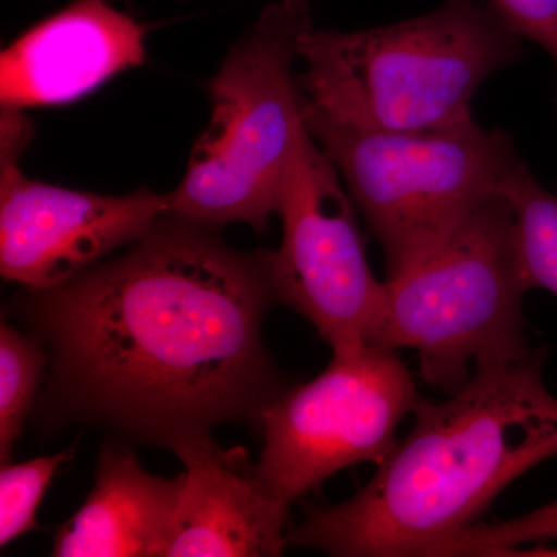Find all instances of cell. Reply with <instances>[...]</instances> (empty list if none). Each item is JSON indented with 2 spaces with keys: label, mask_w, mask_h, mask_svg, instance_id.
I'll list each match as a JSON object with an SVG mask.
<instances>
[{
  "label": "cell",
  "mask_w": 557,
  "mask_h": 557,
  "mask_svg": "<svg viewBox=\"0 0 557 557\" xmlns=\"http://www.w3.org/2000/svg\"><path fill=\"white\" fill-rule=\"evenodd\" d=\"M277 302L260 249L161 215L116 258L22 293L47 354V416L171 453L223 424L259 428L284 391L262 324Z\"/></svg>",
  "instance_id": "obj_1"
},
{
  "label": "cell",
  "mask_w": 557,
  "mask_h": 557,
  "mask_svg": "<svg viewBox=\"0 0 557 557\" xmlns=\"http://www.w3.org/2000/svg\"><path fill=\"white\" fill-rule=\"evenodd\" d=\"M545 351L478 366L445 401L418 403L416 424L354 497L313 507L287 547L341 557L437 556L528 469L557 456V398Z\"/></svg>",
  "instance_id": "obj_2"
},
{
  "label": "cell",
  "mask_w": 557,
  "mask_h": 557,
  "mask_svg": "<svg viewBox=\"0 0 557 557\" xmlns=\"http://www.w3.org/2000/svg\"><path fill=\"white\" fill-rule=\"evenodd\" d=\"M522 38L485 3L445 0L410 20L300 35V98L325 119L368 131L421 132L472 119L475 91L519 61Z\"/></svg>",
  "instance_id": "obj_3"
},
{
  "label": "cell",
  "mask_w": 557,
  "mask_h": 557,
  "mask_svg": "<svg viewBox=\"0 0 557 557\" xmlns=\"http://www.w3.org/2000/svg\"><path fill=\"white\" fill-rule=\"evenodd\" d=\"M311 25L310 7L263 9L209 83L212 113L168 212L219 226L269 228L289 168L309 129L293 61Z\"/></svg>",
  "instance_id": "obj_4"
},
{
  "label": "cell",
  "mask_w": 557,
  "mask_h": 557,
  "mask_svg": "<svg viewBox=\"0 0 557 557\" xmlns=\"http://www.w3.org/2000/svg\"><path fill=\"white\" fill-rule=\"evenodd\" d=\"M530 292L507 197L479 205L426 258L384 281L373 344L412 348L420 376L453 395L478 366L527 357L523 298Z\"/></svg>",
  "instance_id": "obj_5"
},
{
  "label": "cell",
  "mask_w": 557,
  "mask_h": 557,
  "mask_svg": "<svg viewBox=\"0 0 557 557\" xmlns=\"http://www.w3.org/2000/svg\"><path fill=\"white\" fill-rule=\"evenodd\" d=\"M302 112L383 249L386 278L412 269L482 201L502 194L522 161L504 131L474 120L437 131L388 132L344 126L304 102Z\"/></svg>",
  "instance_id": "obj_6"
},
{
  "label": "cell",
  "mask_w": 557,
  "mask_h": 557,
  "mask_svg": "<svg viewBox=\"0 0 557 557\" xmlns=\"http://www.w3.org/2000/svg\"><path fill=\"white\" fill-rule=\"evenodd\" d=\"M421 401L397 350L366 344L333 354L309 383L284 388L260 418V478L292 505L341 469L380 467L398 445L397 431Z\"/></svg>",
  "instance_id": "obj_7"
},
{
  "label": "cell",
  "mask_w": 557,
  "mask_h": 557,
  "mask_svg": "<svg viewBox=\"0 0 557 557\" xmlns=\"http://www.w3.org/2000/svg\"><path fill=\"white\" fill-rule=\"evenodd\" d=\"M341 180L309 132L278 199L281 245L260 256L277 302L310 321L333 354L348 355L375 341L384 282L370 269Z\"/></svg>",
  "instance_id": "obj_8"
},
{
  "label": "cell",
  "mask_w": 557,
  "mask_h": 557,
  "mask_svg": "<svg viewBox=\"0 0 557 557\" xmlns=\"http://www.w3.org/2000/svg\"><path fill=\"white\" fill-rule=\"evenodd\" d=\"M25 148L2 145L0 273L28 289L64 284L145 236L168 212L166 194L102 196L21 171Z\"/></svg>",
  "instance_id": "obj_9"
},
{
  "label": "cell",
  "mask_w": 557,
  "mask_h": 557,
  "mask_svg": "<svg viewBox=\"0 0 557 557\" xmlns=\"http://www.w3.org/2000/svg\"><path fill=\"white\" fill-rule=\"evenodd\" d=\"M146 33L109 0H73L2 51V108H44L86 97L145 62Z\"/></svg>",
  "instance_id": "obj_10"
},
{
  "label": "cell",
  "mask_w": 557,
  "mask_h": 557,
  "mask_svg": "<svg viewBox=\"0 0 557 557\" xmlns=\"http://www.w3.org/2000/svg\"><path fill=\"white\" fill-rule=\"evenodd\" d=\"M185 482L163 557H276L287 548V502L260 478L248 450L212 437L175 450Z\"/></svg>",
  "instance_id": "obj_11"
},
{
  "label": "cell",
  "mask_w": 557,
  "mask_h": 557,
  "mask_svg": "<svg viewBox=\"0 0 557 557\" xmlns=\"http://www.w3.org/2000/svg\"><path fill=\"white\" fill-rule=\"evenodd\" d=\"M185 472L150 474L126 442L108 443L95 485L54 536L57 557H163Z\"/></svg>",
  "instance_id": "obj_12"
},
{
  "label": "cell",
  "mask_w": 557,
  "mask_h": 557,
  "mask_svg": "<svg viewBox=\"0 0 557 557\" xmlns=\"http://www.w3.org/2000/svg\"><path fill=\"white\" fill-rule=\"evenodd\" d=\"M502 196L515 211L516 240L528 287L557 296V194L542 186L520 161Z\"/></svg>",
  "instance_id": "obj_13"
},
{
  "label": "cell",
  "mask_w": 557,
  "mask_h": 557,
  "mask_svg": "<svg viewBox=\"0 0 557 557\" xmlns=\"http://www.w3.org/2000/svg\"><path fill=\"white\" fill-rule=\"evenodd\" d=\"M47 354L32 333L0 324V461L9 463L46 379Z\"/></svg>",
  "instance_id": "obj_14"
},
{
  "label": "cell",
  "mask_w": 557,
  "mask_h": 557,
  "mask_svg": "<svg viewBox=\"0 0 557 557\" xmlns=\"http://www.w3.org/2000/svg\"><path fill=\"white\" fill-rule=\"evenodd\" d=\"M75 448L57 456L33 458L24 463H5L0 471V547L38 527L36 511L54 472L69 461Z\"/></svg>",
  "instance_id": "obj_15"
},
{
  "label": "cell",
  "mask_w": 557,
  "mask_h": 557,
  "mask_svg": "<svg viewBox=\"0 0 557 557\" xmlns=\"http://www.w3.org/2000/svg\"><path fill=\"white\" fill-rule=\"evenodd\" d=\"M556 539L557 498L519 518L475 523L446 542L438 556H504L508 549Z\"/></svg>",
  "instance_id": "obj_16"
},
{
  "label": "cell",
  "mask_w": 557,
  "mask_h": 557,
  "mask_svg": "<svg viewBox=\"0 0 557 557\" xmlns=\"http://www.w3.org/2000/svg\"><path fill=\"white\" fill-rule=\"evenodd\" d=\"M520 38L542 47L557 65V0H485Z\"/></svg>",
  "instance_id": "obj_17"
},
{
  "label": "cell",
  "mask_w": 557,
  "mask_h": 557,
  "mask_svg": "<svg viewBox=\"0 0 557 557\" xmlns=\"http://www.w3.org/2000/svg\"><path fill=\"white\" fill-rule=\"evenodd\" d=\"M285 2L298 3V5L310 7V3L313 2V0H285Z\"/></svg>",
  "instance_id": "obj_18"
},
{
  "label": "cell",
  "mask_w": 557,
  "mask_h": 557,
  "mask_svg": "<svg viewBox=\"0 0 557 557\" xmlns=\"http://www.w3.org/2000/svg\"><path fill=\"white\" fill-rule=\"evenodd\" d=\"M556 101H557V97H556Z\"/></svg>",
  "instance_id": "obj_19"
}]
</instances>
